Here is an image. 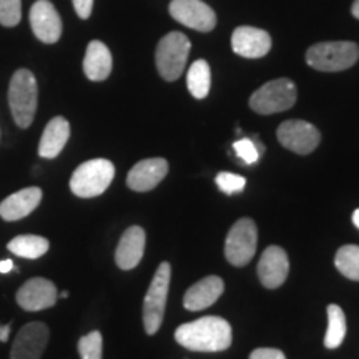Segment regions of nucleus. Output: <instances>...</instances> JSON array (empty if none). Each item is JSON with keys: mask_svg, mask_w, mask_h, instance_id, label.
Masks as SVG:
<instances>
[{"mask_svg": "<svg viewBox=\"0 0 359 359\" xmlns=\"http://www.w3.org/2000/svg\"><path fill=\"white\" fill-rule=\"evenodd\" d=\"M175 339L190 351L219 353L231 346L233 331L223 318L203 316L177 327Z\"/></svg>", "mask_w": 359, "mask_h": 359, "instance_id": "1", "label": "nucleus"}, {"mask_svg": "<svg viewBox=\"0 0 359 359\" xmlns=\"http://www.w3.org/2000/svg\"><path fill=\"white\" fill-rule=\"evenodd\" d=\"M39 103V87L34 74L20 69L13 74L8 85V105L15 123L20 128H29L34 122Z\"/></svg>", "mask_w": 359, "mask_h": 359, "instance_id": "2", "label": "nucleus"}, {"mask_svg": "<svg viewBox=\"0 0 359 359\" xmlns=\"http://www.w3.org/2000/svg\"><path fill=\"white\" fill-rule=\"evenodd\" d=\"M115 167L110 160H88L75 170L70 178V190L80 198H95L105 193L114 182Z\"/></svg>", "mask_w": 359, "mask_h": 359, "instance_id": "3", "label": "nucleus"}, {"mask_svg": "<svg viewBox=\"0 0 359 359\" xmlns=\"http://www.w3.org/2000/svg\"><path fill=\"white\" fill-rule=\"evenodd\" d=\"M359 58V47L354 42L314 43L306 52V64L320 72H343Z\"/></svg>", "mask_w": 359, "mask_h": 359, "instance_id": "4", "label": "nucleus"}, {"mask_svg": "<svg viewBox=\"0 0 359 359\" xmlns=\"http://www.w3.org/2000/svg\"><path fill=\"white\" fill-rule=\"evenodd\" d=\"M190 50L191 43L185 34L170 32L165 35L158 42L155 53L156 69L161 77L167 82H173L182 77Z\"/></svg>", "mask_w": 359, "mask_h": 359, "instance_id": "5", "label": "nucleus"}, {"mask_svg": "<svg viewBox=\"0 0 359 359\" xmlns=\"http://www.w3.org/2000/svg\"><path fill=\"white\" fill-rule=\"evenodd\" d=\"M170 280H172V266L163 262L156 269L150 288L147 291L145 302H143V326L147 334H155L160 330L167 306Z\"/></svg>", "mask_w": 359, "mask_h": 359, "instance_id": "6", "label": "nucleus"}, {"mask_svg": "<svg viewBox=\"0 0 359 359\" xmlns=\"http://www.w3.org/2000/svg\"><path fill=\"white\" fill-rule=\"evenodd\" d=\"M296 97V85L290 79H276L264 83L251 95L250 107L259 115L280 114L294 105Z\"/></svg>", "mask_w": 359, "mask_h": 359, "instance_id": "7", "label": "nucleus"}, {"mask_svg": "<svg viewBox=\"0 0 359 359\" xmlns=\"http://www.w3.org/2000/svg\"><path fill=\"white\" fill-rule=\"evenodd\" d=\"M257 224L253 219L241 218L228 231L226 243H224V257L233 266H246L257 253Z\"/></svg>", "mask_w": 359, "mask_h": 359, "instance_id": "8", "label": "nucleus"}, {"mask_svg": "<svg viewBox=\"0 0 359 359\" xmlns=\"http://www.w3.org/2000/svg\"><path fill=\"white\" fill-rule=\"evenodd\" d=\"M278 142L298 155H309L321 142V133L304 120H286L278 127Z\"/></svg>", "mask_w": 359, "mask_h": 359, "instance_id": "9", "label": "nucleus"}, {"mask_svg": "<svg viewBox=\"0 0 359 359\" xmlns=\"http://www.w3.org/2000/svg\"><path fill=\"white\" fill-rule=\"evenodd\" d=\"M170 13L182 25L198 32H212L217 27V13L201 0H172Z\"/></svg>", "mask_w": 359, "mask_h": 359, "instance_id": "10", "label": "nucleus"}, {"mask_svg": "<svg viewBox=\"0 0 359 359\" xmlns=\"http://www.w3.org/2000/svg\"><path fill=\"white\" fill-rule=\"evenodd\" d=\"M48 338L50 331L47 325L40 321L27 323L13 339L11 359H40L47 348Z\"/></svg>", "mask_w": 359, "mask_h": 359, "instance_id": "11", "label": "nucleus"}, {"mask_svg": "<svg viewBox=\"0 0 359 359\" xmlns=\"http://www.w3.org/2000/svg\"><path fill=\"white\" fill-rule=\"evenodd\" d=\"M57 288L47 278H32L17 291V303L25 311H43L57 303Z\"/></svg>", "mask_w": 359, "mask_h": 359, "instance_id": "12", "label": "nucleus"}, {"mask_svg": "<svg viewBox=\"0 0 359 359\" xmlns=\"http://www.w3.org/2000/svg\"><path fill=\"white\" fill-rule=\"evenodd\" d=\"M30 25L40 42L55 43L62 35V19L48 0H37L30 8Z\"/></svg>", "mask_w": 359, "mask_h": 359, "instance_id": "13", "label": "nucleus"}, {"mask_svg": "<svg viewBox=\"0 0 359 359\" xmlns=\"http://www.w3.org/2000/svg\"><path fill=\"white\" fill-rule=\"evenodd\" d=\"M290 273V262L286 251L280 246H268L258 263V278L264 288H280Z\"/></svg>", "mask_w": 359, "mask_h": 359, "instance_id": "14", "label": "nucleus"}, {"mask_svg": "<svg viewBox=\"0 0 359 359\" xmlns=\"http://www.w3.org/2000/svg\"><path fill=\"white\" fill-rule=\"evenodd\" d=\"M231 47L236 55L245 58H262L271 50V37L257 27H238L233 32Z\"/></svg>", "mask_w": 359, "mask_h": 359, "instance_id": "15", "label": "nucleus"}, {"mask_svg": "<svg viewBox=\"0 0 359 359\" xmlns=\"http://www.w3.org/2000/svg\"><path fill=\"white\" fill-rule=\"evenodd\" d=\"M168 161L165 158H147L138 161L128 172L127 185L133 191H150L167 177Z\"/></svg>", "mask_w": 359, "mask_h": 359, "instance_id": "16", "label": "nucleus"}, {"mask_svg": "<svg viewBox=\"0 0 359 359\" xmlns=\"http://www.w3.org/2000/svg\"><path fill=\"white\" fill-rule=\"evenodd\" d=\"M145 230L142 226H130L120 238V243L115 251V262L120 269H133L142 262L145 253Z\"/></svg>", "mask_w": 359, "mask_h": 359, "instance_id": "17", "label": "nucleus"}, {"mask_svg": "<svg viewBox=\"0 0 359 359\" xmlns=\"http://www.w3.org/2000/svg\"><path fill=\"white\" fill-rule=\"evenodd\" d=\"M42 195L43 193L39 187L24 188V190L13 193L0 203V217L6 222H17V219L29 217L40 205Z\"/></svg>", "mask_w": 359, "mask_h": 359, "instance_id": "18", "label": "nucleus"}, {"mask_svg": "<svg viewBox=\"0 0 359 359\" xmlns=\"http://www.w3.org/2000/svg\"><path fill=\"white\" fill-rule=\"evenodd\" d=\"M224 291V283L219 276H206L187 290L183 304L190 311H201L218 302Z\"/></svg>", "mask_w": 359, "mask_h": 359, "instance_id": "19", "label": "nucleus"}, {"mask_svg": "<svg viewBox=\"0 0 359 359\" xmlns=\"http://www.w3.org/2000/svg\"><path fill=\"white\" fill-rule=\"evenodd\" d=\"M70 138V123L67 122L64 116H55L45 127L42 138L39 143V155L42 158L52 160L60 155Z\"/></svg>", "mask_w": 359, "mask_h": 359, "instance_id": "20", "label": "nucleus"}, {"mask_svg": "<svg viewBox=\"0 0 359 359\" xmlns=\"http://www.w3.org/2000/svg\"><path fill=\"white\" fill-rule=\"evenodd\" d=\"M111 53L100 40H92L87 47L83 58V72L92 82H102L111 74Z\"/></svg>", "mask_w": 359, "mask_h": 359, "instance_id": "21", "label": "nucleus"}, {"mask_svg": "<svg viewBox=\"0 0 359 359\" xmlns=\"http://www.w3.org/2000/svg\"><path fill=\"white\" fill-rule=\"evenodd\" d=\"M7 248L8 251H12L15 257L37 259L47 253L48 248H50V243H48L47 238L43 236L19 235L8 241Z\"/></svg>", "mask_w": 359, "mask_h": 359, "instance_id": "22", "label": "nucleus"}, {"mask_svg": "<svg viewBox=\"0 0 359 359\" xmlns=\"http://www.w3.org/2000/svg\"><path fill=\"white\" fill-rule=\"evenodd\" d=\"M187 87L195 98H206L212 88V70L206 60H196L190 65L187 74Z\"/></svg>", "mask_w": 359, "mask_h": 359, "instance_id": "23", "label": "nucleus"}, {"mask_svg": "<svg viewBox=\"0 0 359 359\" xmlns=\"http://www.w3.org/2000/svg\"><path fill=\"white\" fill-rule=\"evenodd\" d=\"M346 338V316L338 304L327 306V330L325 336V346L336 349L343 344Z\"/></svg>", "mask_w": 359, "mask_h": 359, "instance_id": "24", "label": "nucleus"}, {"mask_svg": "<svg viewBox=\"0 0 359 359\" xmlns=\"http://www.w3.org/2000/svg\"><path fill=\"white\" fill-rule=\"evenodd\" d=\"M334 266L348 280L359 281V246L344 245L341 246L334 257Z\"/></svg>", "mask_w": 359, "mask_h": 359, "instance_id": "25", "label": "nucleus"}, {"mask_svg": "<svg viewBox=\"0 0 359 359\" xmlns=\"http://www.w3.org/2000/svg\"><path fill=\"white\" fill-rule=\"evenodd\" d=\"M103 338L100 331H92L79 341V354L82 359H102Z\"/></svg>", "mask_w": 359, "mask_h": 359, "instance_id": "26", "label": "nucleus"}, {"mask_svg": "<svg viewBox=\"0 0 359 359\" xmlns=\"http://www.w3.org/2000/svg\"><path fill=\"white\" fill-rule=\"evenodd\" d=\"M233 150H235L238 158L243 160L246 165H251L259 160V155L263 154V145L255 143L251 138H241V140L233 143Z\"/></svg>", "mask_w": 359, "mask_h": 359, "instance_id": "27", "label": "nucleus"}, {"mask_svg": "<svg viewBox=\"0 0 359 359\" xmlns=\"http://www.w3.org/2000/svg\"><path fill=\"white\" fill-rule=\"evenodd\" d=\"M22 19V0H0V24L15 27Z\"/></svg>", "mask_w": 359, "mask_h": 359, "instance_id": "28", "label": "nucleus"}, {"mask_svg": "<svg viewBox=\"0 0 359 359\" xmlns=\"http://www.w3.org/2000/svg\"><path fill=\"white\" fill-rule=\"evenodd\" d=\"M217 185L219 190L226 195H235V193L243 191V188L246 185L245 177L236 173H230V172H222L217 175Z\"/></svg>", "mask_w": 359, "mask_h": 359, "instance_id": "29", "label": "nucleus"}, {"mask_svg": "<svg viewBox=\"0 0 359 359\" xmlns=\"http://www.w3.org/2000/svg\"><path fill=\"white\" fill-rule=\"evenodd\" d=\"M250 359H286L280 349L275 348H258L250 354Z\"/></svg>", "mask_w": 359, "mask_h": 359, "instance_id": "30", "label": "nucleus"}, {"mask_svg": "<svg viewBox=\"0 0 359 359\" xmlns=\"http://www.w3.org/2000/svg\"><path fill=\"white\" fill-rule=\"evenodd\" d=\"M72 2L80 19H88L93 8V0H72Z\"/></svg>", "mask_w": 359, "mask_h": 359, "instance_id": "31", "label": "nucleus"}, {"mask_svg": "<svg viewBox=\"0 0 359 359\" xmlns=\"http://www.w3.org/2000/svg\"><path fill=\"white\" fill-rule=\"evenodd\" d=\"M13 268H15V266H13L12 259H4V262H0V273H2V275H6V273L12 271Z\"/></svg>", "mask_w": 359, "mask_h": 359, "instance_id": "32", "label": "nucleus"}, {"mask_svg": "<svg viewBox=\"0 0 359 359\" xmlns=\"http://www.w3.org/2000/svg\"><path fill=\"white\" fill-rule=\"evenodd\" d=\"M8 333H11V325L0 326V341H2V343H6L8 339Z\"/></svg>", "mask_w": 359, "mask_h": 359, "instance_id": "33", "label": "nucleus"}, {"mask_svg": "<svg viewBox=\"0 0 359 359\" xmlns=\"http://www.w3.org/2000/svg\"><path fill=\"white\" fill-rule=\"evenodd\" d=\"M351 13L356 19H359V0H354L353 7H351Z\"/></svg>", "mask_w": 359, "mask_h": 359, "instance_id": "34", "label": "nucleus"}, {"mask_svg": "<svg viewBox=\"0 0 359 359\" xmlns=\"http://www.w3.org/2000/svg\"><path fill=\"white\" fill-rule=\"evenodd\" d=\"M353 223H354V226L359 228V208L353 213Z\"/></svg>", "mask_w": 359, "mask_h": 359, "instance_id": "35", "label": "nucleus"}, {"mask_svg": "<svg viewBox=\"0 0 359 359\" xmlns=\"http://www.w3.org/2000/svg\"><path fill=\"white\" fill-rule=\"evenodd\" d=\"M60 298H69V291H62Z\"/></svg>", "mask_w": 359, "mask_h": 359, "instance_id": "36", "label": "nucleus"}]
</instances>
